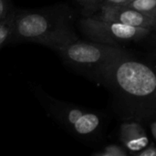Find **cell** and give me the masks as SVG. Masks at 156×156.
<instances>
[{
	"instance_id": "obj_4",
	"label": "cell",
	"mask_w": 156,
	"mask_h": 156,
	"mask_svg": "<svg viewBox=\"0 0 156 156\" xmlns=\"http://www.w3.org/2000/svg\"><path fill=\"white\" fill-rule=\"evenodd\" d=\"M79 27L81 32L92 41L112 46L141 40L152 31L148 28L106 21L90 16H83V17L80 19Z\"/></svg>"
},
{
	"instance_id": "obj_5",
	"label": "cell",
	"mask_w": 156,
	"mask_h": 156,
	"mask_svg": "<svg viewBox=\"0 0 156 156\" xmlns=\"http://www.w3.org/2000/svg\"><path fill=\"white\" fill-rule=\"evenodd\" d=\"M106 21H113L136 27H144L148 29L156 28V18L147 16L129 5L106 6L98 10L90 16Z\"/></svg>"
},
{
	"instance_id": "obj_8",
	"label": "cell",
	"mask_w": 156,
	"mask_h": 156,
	"mask_svg": "<svg viewBox=\"0 0 156 156\" xmlns=\"http://www.w3.org/2000/svg\"><path fill=\"white\" fill-rule=\"evenodd\" d=\"M82 6L83 16H91L102 7L128 5L133 0H75Z\"/></svg>"
},
{
	"instance_id": "obj_1",
	"label": "cell",
	"mask_w": 156,
	"mask_h": 156,
	"mask_svg": "<svg viewBox=\"0 0 156 156\" xmlns=\"http://www.w3.org/2000/svg\"><path fill=\"white\" fill-rule=\"evenodd\" d=\"M73 19V11L66 4L40 9H16L9 43L33 42L57 52L79 39Z\"/></svg>"
},
{
	"instance_id": "obj_15",
	"label": "cell",
	"mask_w": 156,
	"mask_h": 156,
	"mask_svg": "<svg viewBox=\"0 0 156 156\" xmlns=\"http://www.w3.org/2000/svg\"><path fill=\"white\" fill-rule=\"evenodd\" d=\"M154 56H155V58H156V50H155V52H154Z\"/></svg>"
},
{
	"instance_id": "obj_11",
	"label": "cell",
	"mask_w": 156,
	"mask_h": 156,
	"mask_svg": "<svg viewBox=\"0 0 156 156\" xmlns=\"http://www.w3.org/2000/svg\"><path fill=\"white\" fill-rule=\"evenodd\" d=\"M127 154V150L124 147L116 144H110L101 151L93 154L94 156H126Z\"/></svg>"
},
{
	"instance_id": "obj_2",
	"label": "cell",
	"mask_w": 156,
	"mask_h": 156,
	"mask_svg": "<svg viewBox=\"0 0 156 156\" xmlns=\"http://www.w3.org/2000/svg\"><path fill=\"white\" fill-rule=\"evenodd\" d=\"M131 57L120 59L98 72L120 97L141 113H156V68Z\"/></svg>"
},
{
	"instance_id": "obj_16",
	"label": "cell",
	"mask_w": 156,
	"mask_h": 156,
	"mask_svg": "<svg viewBox=\"0 0 156 156\" xmlns=\"http://www.w3.org/2000/svg\"><path fill=\"white\" fill-rule=\"evenodd\" d=\"M154 41H155V42H156V37H154Z\"/></svg>"
},
{
	"instance_id": "obj_12",
	"label": "cell",
	"mask_w": 156,
	"mask_h": 156,
	"mask_svg": "<svg viewBox=\"0 0 156 156\" xmlns=\"http://www.w3.org/2000/svg\"><path fill=\"white\" fill-rule=\"evenodd\" d=\"M14 9L11 0H0V20L5 18Z\"/></svg>"
},
{
	"instance_id": "obj_14",
	"label": "cell",
	"mask_w": 156,
	"mask_h": 156,
	"mask_svg": "<svg viewBox=\"0 0 156 156\" xmlns=\"http://www.w3.org/2000/svg\"><path fill=\"white\" fill-rule=\"evenodd\" d=\"M151 131H152V133H153L154 139L156 140V121L152 123V125H151Z\"/></svg>"
},
{
	"instance_id": "obj_10",
	"label": "cell",
	"mask_w": 156,
	"mask_h": 156,
	"mask_svg": "<svg viewBox=\"0 0 156 156\" xmlns=\"http://www.w3.org/2000/svg\"><path fill=\"white\" fill-rule=\"evenodd\" d=\"M128 5L156 18V0H133Z\"/></svg>"
},
{
	"instance_id": "obj_7",
	"label": "cell",
	"mask_w": 156,
	"mask_h": 156,
	"mask_svg": "<svg viewBox=\"0 0 156 156\" xmlns=\"http://www.w3.org/2000/svg\"><path fill=\"white\" fill-rule=\"evenodd\" d=\"M101 120L93 112H85L82 116L73 124L70 131L79 135H89L93 133L100 126Z\"/></svg>"
},
{
	"instance_id": "obj_9",
	"label": "cell",
	"mask_w": 156,
	"mask_h": 156,
	"mask_svg": "<svg viewBox=\"0 0 156 156\" xmlns=\"http://www.w3.org/2000/svg\"><path fill=\"white\" fill-rule=\"evenodd\" d=\"M15 12L16 9H14L12 13L9 14L5 18L0 20V49L5 45L9 43L12 33L13 21L15 17Z\"/></svg>"
},
{
	"instance_id": "obj_13",
	"label": "cell",
	"mask_w": 156,
	"mask_h": 156,
	"mask_svg": "<svg viewBox=\"0 0 156 156\" xmlns=\"http://www.w3.org/2000/svg\"><path fill=\"white\" fill-rule=\"evenodd\" d=\"M137 156H156V147L154 145H147L144 149L135 154Z\"/></svg>"
},
{
	"instance_id": "obj_3",
	"label": "cell",
	"mask_w": 156,
	"mask_h": 156,
	"mask_svg": "<svg viewBox=\"0 0 156 156\" xmlns=\"http://www.w3.org/2000/svg\"><path fill=\"white\" fill-rule=\"evenodd\" d=\"M68 65L81 70L100 71L120 59L131 57L119 46L100 42L73 41L57 51Z\"/></svg>"
},
{
	"instance_id": "obj_6",
	"label": "cell",
	"mask_w": 156,
	"mask_h": 156,
	"mask_svg": "<svg viewBox=\"0 0 156 156\" xmlns=\"http://www.w3.org/2000/svg\"><path fill=\"white\" fill-rule=\"evenodd\" d=\"M120 141L123 147L133 154H136L149 145L146 132L141 124L135 122H124L121 125Z\"/></svg>"
}]
</instances>
